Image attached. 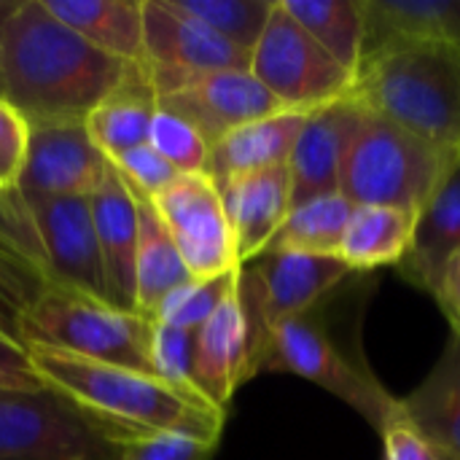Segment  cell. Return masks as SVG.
I'll list each match as a JSON object with an SVG mask.
<instances>
[{"mask_svg": "<svg viewBox=\"0 0 460 460\" xmlns=\"http://www.w3.org/2000/svg\"><path fill=\"white\" fill-rule=\"evenodd\" d=\"M267 92L296 113H313L350 97L356 75L321 49L278 0L248 67Z\"/></svg>", "mask_w": 460, "mask_h": 460, "instance_id": "cell-8", "label": "cell"}, {"mask_svg": "<svg viewBox=\"0 0 460 460\" xmlns=\"http://www.w3.org/2000/svg\"><path fill=\"white\" fill-rule=\"evenodd\" d=\"M329 296L270 334L259 372H288L305 377L353 407L372 429L383 431L402 412V399L383 388L361 350H348L342 345L332 329Z\"/></svg>", "mask_w": 460, "mask_h": 460, "instance_id": "cell-6", "label": "cell"}, {"mask_svg": "<svg viewBox=\"0 0 460 460\" xmlns=\"http://www.w3.org/2000/svg\"><path fill=\"white\" fill-rule=\"evenodd\" d=\"M111 172L108 156L94 146L86 119L30 124L27 156L19 175L24 202L49 197H92Z\"/></svg>", "mask_w": 460, "mask_h": 460, "instance_id": "cell-11", "label": "cell"}, {"mask_svg": "<svg viewBox=\"0 0 460 460\" xmlns=\"http://www.w3.org/2000/svg\"><path fill=\"white\" fill-rule=\"evenodd\" d=\"M151 70V67H148ZM159 108L186 119L210 146L226 132L286 111L251 70L154 75Z\"/></svg>", "mask_w": 460, "mask_h": 460, "instance_id": "cell-9", "label": "cell"}, {"mask_svg": "<svg viewBox=\"0 0 460 460\" xmlns=\"http://www.w3.org/2000/svg\"><path fill=\"white\" fill-rule=\"evenodd\" d=\"M216 447L181 434H140L129 442L124 460H210Z\"/></svg>", "mask_w": 460, "mask_h": 460, "instance_id": "cell-33", "label": "cell"}, {"mask_svg": "<svg viewBox=\"0 0 460 460\" xmlns=\"http://www.w3.org/2000/svg\"><path fill=\"white\" fill-rule=\"evenodd\" d=\"M46 385L78 404L148 434H181L218 445L226 412L154 375L81 358L51 348H27Z\"/></svg>", "mask_w": 460, "mask_h": 460, "instance_id": "cell-3", "label": "cell"}, {"mask_svg": "<svg viewBox=\"0 0 460 460\" xmlns=\"http://www.w3.org/2000/svg\"><path fill=\"white\" fill-rule=\"evenodd\" d=\"M415 226V210L356 205L337 256L350 267V272H369L388 264L399 267L410 253Z\"/></svg>", "mask_w": 460, "mask_h": 460, "instance_id": "cell-23", "label": "cell"}, {"mask_svg": "<svg viewBox=\"0 0 460 460\" xmlns=\"http://www.w3.org/2000/svg\"><path fill=\"white\" fill-rule=\"evenodd\" d=\"M305 119L307 113L278 111L226 132L218 143L210 146L208 175L213 183H221L234 175L288 164Z\"/></svg>", "mask_w": 460, "mask_h": 460, "instance_id": "cell-20", "label": "cell"}, {"mask_svg": "<svg viewBox=\"0 0 460 460\" xmlns=\"http://www.w3.org/2000/svg\"><path fill=\"white\" fill-rule=\"evenodd\" d=\"M456 251H460V156L418 213L415 237L399 272L420 291L437 296L445 264Z\"/></svg>", "mask_w": 460, "mask_h": 460, "instance_id": "cell-19", "label": "cell"}, {"mask_svg": "<svg viewBox=\"0 0 460 460\" xmlns=\"http://www.w3.org/2000/svg\"><path fill=\"white\" fill-rule=\"evenodd\" d=\"M240 270L216 275V278H194L178 291H172L156 310L154 323L175 326V329H189L197 332L208 318L237 291Z\"/></svg>", "mask_w": 460, "mask_h": 460, "instance_id": "cell-29", "label": "cell"}, {"mask_svg": "<svg viewBox=\"0 0 460 460\" xmlns=\"http://www.w3.org/2000/svg\"><path fill=\"white\" fill-rule=\"evenodd\" d=\"M43 377L32 367L27 345L0 326V391H40Z\"/></svg>", "mask_w": 460, "mask_h": 460, "instance_id": "cell-35", "label": "cell"}, {"mask_svg": "<svg viewBox=\"0 0 460 460\" xmlns=\"http://www.w3.org/2000/svg\"><path fill=\"white\" fill-rule=\"evenodd\" d=\"M302 30L353 75L367 51L364 0H280Z\"/></svg>", "mask_w": 460, "mask_h": 460, "instance_id": "cell-26", "label": "cell"}, {"mask_svg": "<svg viewBox=\"0 0 460 460\" xmlns=\"http://www.w3.org/2000/svg\"><path fill=\"white\" fill-rule=\"evenodd\" d=\"M275 3L278 0H170L172 8L208 24L248 57L270 22Z\"/></svg>", "mask_w": 460, "mask_h": 460, "instance_id": "cell-28", "label": "cell"}, {"mask_svg": "<svg viewBox=\"0 0 460 460\" xmlns=\"http://www.w3.org/2000/svg\"><path fill=\"white\" fill-rule=\"evenodd\" d=\"M458 156L367 111L342 159L340 194L353 205L420 213Z\"/></svg>", "mask_w": 460, "mask_h": 460, "instance_id": "cell-7", "label": "cell"}, {"mask_svg": "<svg viewBox=\"0 0 460 460\" xmlns=\"http://www.w3.org/2000/svg\"><path fill=\"white\" fill-rule=\"evenodd\" d=\"M16 5H19V0H0V97H3V38H5L8 16L13 13ZM3 100H5V97H3Z\"/></svg>", "mask_w": 460, "mask_h": 460, "instance_id": "cell-38", "label": "cell"}, {"mask_svg": "<svg viewBox=\"0 0 460 460\" xmlns=\"http://www.w3.org/2000/svg\"><path fill=\"white\" fill-rule=\"evenodd\" d=\"M43 5L108 57L143 59V0H43Z\"/></svg>", "mask_w": 460, "mask_h": 460, "instance_id": "cell-21", "label": "cell"}, {"mask_svg": "<svg viewBox=\"0 0 460 460\" xmlns=\"http://www.w3.org/2000/svg\"><path fill=\"white\" fill-rule=\"evenodd\" d=\"M13 334L27 348H51L154 375V321L65 286L46 283L16 315Z\"/></svg>", "mask_w": 460, "mask_h": 460, "instance_id": "cell-4", "label": "cell"}, {"mask_svg": "<svg viewBox=\"0 0 460 460\" xmlns=\"http://www.w3.org/2000/svg\"><path fill=\"white\" fill-rule=\"evenodd\" d=\"M385 460H453L447 453H442L404 412H402L380 431Z\"/></svg>", "mask_w": 460, "mask_h": 460, "instance_id": "cell-34", "label": "cell"}, {"mask_svg": "<svg viewBox=\"0 0 460 460\" xmlns=\"http://www.w3.org/2000/svg\"><path fill=\"white\" fill-rule=\"evenodd\" d=\"M27 140H30V124L27 119L0 97V170L19 186V175L27 156Z\"/></svg>", "mask_w": 460, "mask_h": 460, "instance_id": "cell-36", "label": "cell"}, {"mask_svg": "<svg viewBox=\"0 0 460 460\" xmlns=\"http://www.w3.org/2000/svg\"><path fill=\"white\" fill-rule=\"evenodd\" d=\"M364 13L367 51L394 38L439 40L460 49V0H364Z\"/></svg>", "mask_w": 460, "mask_h": 460, "instance_id": "cell-25", "label": "cell"}, {"mask_svg": "<svg viewBox=\"0 0 460 460\" xmlns=\"http://www.w3.org/2000/svg\"><path fill=\"white\" fill-rule=\"evenodd\" d=\"M194 340L197 332L154 323L151 369L159 380L199 396V391L194 388Z\"/></svg>", "mask_w": 460, "mask_h": 460, "instance_id": "cell-31", "label": "cell"}, {"mask_svg": "<svg viewBox=\"0 0 460 460\" xmlns=\"http://www.w3.org/2000/svg\"><path fill=\"white\" fill-rule=\"evenodd\" d=\"M216 186L221 191V202L234 234L237 261L240 267H245L270 248L272 237L294 208L291 170L288 164H280L259 172L234 175Z\"/></svg>", "mask_w": 460, "mask_h": 460, "instance_id": "cell-16", "label": "cell"}, {"mask_svg": "<svg viewBox=\"0 0 460 460\" xmlns=\"http://www.w3.org/2000/svg\"><path fill=\"white\" fill-rule=\"evenodd\" d=\"M350 97L410 135L460 154V49L394 38L372 46Z\"/></svg>", "mask_w": 460, "mask_h": 460, "instance_id": "cell-2", "label": "cell"}, {"mask_svg": "<svg viewBox=\"0 0 460 460\" xmlns=\"http://www.w3.org/2000/svg\"><path fill=\"white\" fill-rule=\"evenodd\" d=\"M148 146L181 175H208L210 143L186 119L159 108L151 121Z\"/></svg>", "mask_w": 460, "mask_h": 460, "instance_id": "cell-30", "label": "cell"}, {"mask_svg": "<svg viewBox=\"0 0 460 460\" xmlns=\"http://www.w3.org/2000/svg\"><path fill=\"white\" fill-rule=\"evenodd\" d=\"M127 62L86 43L43 0H19L3 38V97L27 119H86L119 84Z\"/></svg>", "mask_w": 460, "mask_h": 460, "instance_id": "cell-1", "label": "cell"}, {"mask_svg": "<svg viewBox=\"0 0 460 460\" xmlns=\"http://www.w3.org/2000/svg\"><path fill=\"white\" fill-rule=\"evenodd\" d=\"M137 313L154 321L159 305L194 278L151 202H137Z\"/></svg>", "mask_w": 460, "mask_h": 460, "instance_id": "cell-24", "label": "cell"}, {"mask_svg": "<svg viewBox=\"0 0 460 460\" xmlns=\"http://www.w3.org/2000/svg\"><path fill=\"white\" fill-rule=\"evenodd\" d=\"M353 208L356 205L345 199L342 194H323L302 205H294L267 251L337 256L348 221L353 216Z\"/></svg>", "mask_w": 460, "mask_h": 460, "instance_id": "cell-27", "label": "cell"}, {"mask_svg": "<svg viewBox=\"0 0 460 460\" xmlns=\"http://www.w3.org/2000/svg\"><path fill=\"white\" fill-rule=\"evenodd\" d=\"M143 59L154 75L248 70L251 57L170 0H143Z\"/></svg>", "mask_w": 460, "mask_h": 460, "instance_id": "cell-13", "label": "cell"}, {"mask_svg": "<svg viewBox=\"0 0 460 460\" xmlns=\"http://www.w3.org/2000/svg\"><path fill=\"white\" fill-rule=\"evenodd\" d=\"M402 407L442 453L460 460V329H453L439 361Z\"/></svg>", "mask_w": 460, "mask_h": 460, "instance_id": "cell-22", "label": "cell"}, {"mask_svg": "<svg viewBox=\"0 0 460 460\" xmlns=\"http://www.w3.org/2000/svg\"><path fill=\"white\" fill-rule=\"evenodd\" d=\"M240 283V280H237ZM253 377V337L234 291L197 329L194 340V388L216 410L226 412L234 391Z\"/></svg>", "mask_w": 460, "mask_h": 460, "instance_id": "cell-15", "label": "cell"}, {"mask_svg": "<svg viewBox=\"0 0 460 460\" xmlns=\"http://www.w3.org/2000/svg\"><path fill=\"white\" fill-rule=\"evenodd\" d=\"M89 199L105 272V299L119 310L137 313V199L113 167Z\"/></svg>", "mask_w": 460, "mask_h": 460, "instance_id": "cell-17", "label": "cell"}, {"mask_svg": "<svg viewBox=\"0 0 460 460\" xmlns=\"http://www.w3.org/2000/svg\"><path fill=\"white\" fill-rule=\"evenodd\" d=\"M113 172L119 175V181L127 186V191L137 199V202H154L181 172L162 159L148 143L137 146L132 151H124L113 159H108Z\"/></svg>", "mask_w": 460, "mask_h": 460, "instance_id": "cell-32", "label": "cell"}, {"mask_svg": "<svg viewBox=\"0 0 460 460\" xmlns=\"http://www.w3.org/2000/svg\"><path fill=\"white\" fill-rule=\"evenodd\" d=\"M437 299L442 310L447 313V318L453 321V329H460V251H456L450 261L445 264Z\"/></svg>", "mask_w": 460, "mask_h": 460, "instance_id": "cell-37", "label": "cell"}, {"mask_svg": "<svg viewBox=\"0 0 460 460\" xmlns=\"http://www.w3.org/2000/svg\"><path fill=\"white\" fill-rule=\"evenodd\" d=\"M364 105L353 97L307 113L288 159L294 205L323 194H340L342 159L364 121Z\"/></svg>", "mask_w": 460, "mask_h": 460, "instance_id": "cell-14", "label": "cell"}, {"mask_svg": "<svg viewBox=\"0 0 460 460\" xmlns=\"http://www.w3.org/2000/svg\"><path fill=\"white\" fill-rule=\"evenodd\" d=\"M140 434L62 391H0V460H124Z\"/></svg>", "mask_w": 460, "mask_h": 460, "instance_id": "cell-5", "label": "cell"}, {"mask_svg": "<svg viewBox=\"0 0 460 460\" xmlns=\"http://www.w3.org/2000/svg\"><path fill=\"white\" fill-rule=\"evenodd\" d=\"M159 111V94L146 59L127 62L119 84L86 116L94 146L108 156H119L148 143L151 121Z\"/></svg>", "mask_w": 460, "mask_h": 460, "instance_id": "cell-18", "label": "cell"}, {"mask_svg": "<svg viewBox=\"0 0 460 460\" xmlns=\"http://www.w3.org/2000/svg\"><path fill=\"white\" fill-rule=\"evenodd\" d=\"M46 280L105 299V272L89 197H49L27 202Z\"/></svg>", "mask_w": 460, "mask_h": 460, "instance_id": "cell-12", "label": "cell"}, {"mask_svg": "<svg viewBox=\"0 0 460 460\" xmlns=\"http://www.w3.org/2000/svg\"><path fill=\"white\" fill-rule=\"evenodd\" d=\"M191 278L240 270L234 234L210 175H178L154 202Z\"/></svg>", "mask_w": 460, "mask_h": 460, "instance_id": "cell-10", "label": "cell"}]
</instances>
